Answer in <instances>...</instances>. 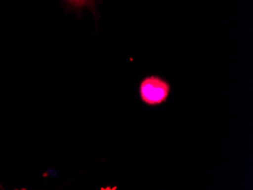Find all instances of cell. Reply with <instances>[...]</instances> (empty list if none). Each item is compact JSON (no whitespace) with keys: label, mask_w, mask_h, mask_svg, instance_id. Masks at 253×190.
Masks as SVG:
<instances>
[{"label":"cell","mask_w":253,"mask_h":190,"mask_svg":"<svg viewBox=\"0 0 253 190\" xmlns=\"http://www.w3.org/2000/svg\"><path fill=\"white\" fill-rule=\"evenodd\" d=\"M170 92V83L158 75L145 76L138 86L140 101L148 107H158L167 103Z\"/></svg>","instance_id":"6da1fadb"},{"label":"cell","mask_w":253,"mask_h":190,"mask_svg":"<svg viewBox=\"0 0 253 190\" xmlns=\"http://www.w3.org/2000/svg\"><path fill=\"white\" fill-rule=\"evenodd\" d=\"M68 5L72 8L81 10L83 8H87L96 15V9H95V0H65Z\"/></svg>","instance_id":"7a4b0ae2"}]
</instances>
